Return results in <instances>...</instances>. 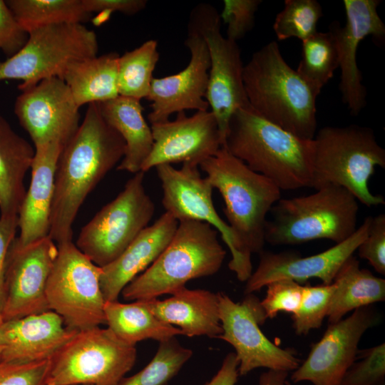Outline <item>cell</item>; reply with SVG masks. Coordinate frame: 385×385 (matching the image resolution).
I'll list each match as a JSON object with an SVG mask.
<instances>
[{
  "mask_svg": "<svg viewBox=\"0 0 385 385\" xmlns=\"http://www.w3.org/2000/svg\"><path fill=\"white\" fill-rule=\"evenodd\" d=\"M125 153L123 138L104 120L98 103L88 104L57 164L48 234L56 245L72 241L79 208Z\"/></svg>",
  "mask_w": 385,
  "mask_h": 385,
  "instance_id": "obj_1",
  "label": "cell"
},
{
  "mask_svg": "<svg viewBox=\"0 0 385 385\" xmlns=\"http://www.w3.org/2000/svg\"><path fill=\"white\" fill-rule=\"evenodd\" d=\"M312 140L272 123L250 106L232 115L222 147L280 190H290L311 188Z\"/></svg>",
  "mask_w": 385,
  "mask_h": 385,
  "instance_id": "obj_2",
  "label": "cell"
},
{
  "mask_svg": "<svg viewBox=\"0 0 385 385\" xmlns=\"http://www.w3.org/2000/svg\"><path fill=\"white\" fill-rule=\"evenodd\" d=\"M242 78L249 104L258 115L300 138H314L318 94L287 63L277 42L253 53Z\"/></svg>",
  "mask_w": 385,
  "mask_h": 385,
  "instance_id": "obj_3",
  "label": "cell"
},
{
  "mask_svg": "<svg viewBox=\"0 0 385 385\" xmlns=\"http://www.w3.org/2000/svg\"><path fill=\"white\" fill-rule=\"evenodd\" d=\"M199 167L212 188L221 194L227 224L237 240L245 267L252 273L251 255L263 250L266 217L281 198V190L266 177L252 170L225 147Z\"/></svg>",
  "mask_w": 385,
  "mask_h": 385,
  "instance_id": "obj_4",
  "label": "cell"
},
{
  "mask_svg": "<svg viewBox=\"0 0 385 385\" xmlns=\"http://www.w3.org/2000/svg\"><path fill=\"white\" fill-rule=\"evenodd\" d=\"M218 233L207 222L179 221L172 240L160 256L123 288V299L148 300L171 295L186 287L190 280L216 274L226 255Z\"/></svg>",
  "mask_w": 385,
  "mask_h": 385,
  "instance_id": "obj_5",
  "label": "cell"
},
{
  "mask_svg": "<svg viewBox=\"0 0 385 385\" xmlns=\"http://www.w3.org/2000/svg\"><path fill=\"white\" fill-rule=\"evenodd\" d=\"M312 143L311 188L337 185L367 207L385 204L383 196L372 194L369 188L376 167L385 168V150L371 128L326 126L315 134Z\"/></svg>",
  "mask_w": 385,
  "mask_h": 385,
  "instance_id": "obj_6",
  "label": "cell"
},
{
  "mask_svg": "<svg viewBox=\"0 0 385 385\" xmlns=\"http://www.w3.org/2000/svg\"><path fill=\"white\" fill-rule=\"evenodd\" d=\"M313 194L280 198L267 222L265 242L272 245H298L327 239L340 243L356 231L358 200L346 189L323 186Z\"/></svg>",
  "mask_w": 385,
  "mask_h": 385,
  "instance_id": "obj_7",
  "label": "cell"
},
{
  "mask_svg": "<svg viewBox=\"0 0 385 385\" xmlns=\"http://www.w3.org/2000/svg\"><path fill=\"white\" fill-rule=\"evenodd\" d=\"M95 32L82 24H57L31 30L16 54L0 61V81L21 80L20 91L42 80L62 76L73 62L97 56Z\"/></svg>",
  "mask_w": 385,
  "mask_h": 385,
  "instance_id": "obj_8",
  "label": "cell"
},
{
  "mask_svg": "<svg viewBox=\"0 0 385 385\" xmlns=\"http://www.w3.org/2000/svg\"><path fill=\"white\" fill-rule=\"evenodd\" d=\"M136 357L109 328L79 330L51 359L46 385H117Z\"/></svg>",
  "mask_w": 385,
  "mask_h": 385,
  "instance_id": "obj_9",
  "label": "cell"
},
{
  "mask_svg": "<svg viewBox=\"0 0 385 385\" xmlns=\"http://www.w3.org/2000/svg\"><path fill=\"white\" fill-rule=\"evenodd\" d=\"M144 176L142 171L135 173L82 227L76 246L97 266L117 259L153 218L155 204L145 190Z\"/></svg>",
  "mask_w": 385,
  "mask_h": 385,
  "instance_id": "obj_10",
  "label": "cell"
},
{
  "mask_svg": "<svg viewBox=\"0 0 385 385\" xmlns=\"http://www.w3.org/2000/svg\"><path fill=\"white\" fill-rule=\"evenodd\" d=\"M57 247L46 290L50 309L63 318L67 327L77 331L106 324L101 267L72 241Z\"/></svg>",
  "mask_w": 385,
  "mask_h": 385,
  "instance_id": "obj_11",
  "label": "cell"
},
{
  "mask_svg": "<svg viewBox=\"0 0 385 385\" xmlns=\"http://www.w3.org/2000/svg\"><path fill=\"white\" fill-rule=\"evenodd\" d=\"M188 26L202 36L207 47L210 66L205 99L217 121L223 145L232 115L250 106L240 49L236 41L223 36L220 14L209 4H199L192 9Z\"/></svg>",
  "mask_w": 385,
  "mask_h": 385,
  "instance_id": "obj_12",
  "label": "cell"
},
{
  "mask_svg": "<svg viewBox=\"0 0 385 385\" xmlns=\"http://www.w3.org/2000/svg\"><path fill=\"white\" fill-rule=\"evenodd\" d=\"M217 294L222 328L218 339L235 349L240 376L260 367L287 372L299 367L301 361L294 352L275 345L261 331L260 325L267 318L257 297L248 294L240 303L223 292Z\"/></svg>",
  "mask_w": 385,
  "mask_h": 385,
  "instance_id": "obj_13",
  "label": "cell"
},
{
  "mask_svg": "<svg viewBox=\"0 0 385 385\" xmlns=\"http://www.w3.org/2000/svg\"><path fill=\"white\" fill-rule=\"evenodd\" d=\"M199 165L184 163L180 169L172 165L155 167L163 189L162 205L165 212L179 221L193 220L207 222L217 230L232 255L228 267L241 282L252 274L245 267L237 240L229 226L217 212L212 201L213 188L202 178Z\"/></svg>",
  "mask_w": 385,
  "mask_h": 385,
  "instance_id": "obj_14",
  "label": "cell"
},
{
  "mask_svg": "<svg viewBox=\"0 0 385 385\" xmlns=\"http://www.w3.org/2000/svg\"><path fill=\"white\" fill-rule=\"evenodd\" d=\"M57 254L49 236L25 246L14 239L6 262L2 322L51 310L46 290Z\"/></svg>",
  "mask_w": 385,
  "mask_h": 385,
  "instance_id": "obj_15",
  "label": "cell"
},
{
  "mask_svg": "<svg viewBox=\"0 0 385 385\" xmlns=\"http://www.w3.org/2000/svg\"><path fill=\"white\" fill-rule=\"evenodd\" d=\"M21 91L14 113L34 147L50 143L65 146L80 125V113L64 81L52 77Z\"/></svg>",
  "mask_w": 385,
  "mask_h": 385,
  "instance_id": "obj_16",
  "label": "cell"
},
{
  "mask_svg": "<svg viewBox=\"0 0 385 385\" xmlns=\"http://www.w3.org/2000/svg\"><path fill=\"white\" fill-rule=\"evenodd\" d=\"M379 319V314L369 305L329 324L322 339L312 345L307 359L293 371L291 380L294 383L307 381L313 385H339L356 357L363 334Z\"/></svg>",
  "mask_w": 385,
  "mask_h": 385,
  "instance_id": "obj_17",
  "label": "cell"
},
{
  "mask_svg": "<svg viewBox=\"0 0 385 385\" xmlns=\"http://www.w3.org/2000/svg\"><path fill=\"white\" fill-rule=\"evenodd\" d=\"M150 128L153 145L141 167L143 173L163 164L200 165L222 146L217 121L210 110L197 111L190 116L181 111L174 120L152 123Z\"/></svg>",
  "mask_w": 385,
  "mask_h": 385,
  "instance_id": "obj_18",
  "label": "cell"
},
{
  "mask_svg": "<svg viewBox=\"0 0 385 385\" xmlns=\"http://www.w3.org/2000/svg\"><path fill=\"white\" fill-rule=\"evenodd\" d=\"M371 219V216L366 217L348 239L317 255L302 257L294 252L273 253L262 250L257 270L246 281L245 294L280 279H290L302 284L309 279L317 278L324 284H331L342 265L366 237Z\"/></svg>",
  "mask_w": 385,
  "mask_h": 385,
  "instance_id": "obj_19",
  "label": "cell"
},
{
  "mask_svg": "<svg viewBox=\"0 0 385 385\" xmlns=\"http://www.w3.org/2000/svg\"><path fill=\"white\" fill-rule=\"evenodd\" d=\"M185 45L190 53L188 66L175 74L152 80L146 97L151 102L148 115L151 124L168 121L173 113L188 109H209L205 99L210 66L207 45L202 36L188 26Z\"/></svg>",
  "mask_w": 385,
  "mask_h": 385,
  "instance_id": "obj_20",
  "label": "cell"
},
{
  "mask_svg": "<svg viewBox=\"0 0 385 385\" xmlns=\"http://www.w3.org/2000/svg\"><path fill=\"white\" fill-rule=\"evenodd\" d=\"M380 3L379 0H344L346 24L342 27L334 21L329 26L338 51L342 101L352 115H357L366 104V91L356 63L358 46L368 36L380 41L385 36V25L377 12Z\"/></svg>",
  "mask_w": 385,
  "mask_h": 385,
  "instance_id": "obj_21",
  "label": "cell"
},
{
  "mask_svg": "<svg viewBox=\"0 0 385 385\" xmlns=\"http://www.w3.org/2000/svg\"><path fill=\"white\" fill-rule=\"evenodd\" d=\"M63 324V318L52 310L2 322L0 359L18 363L51 359L78 332Z\"/></svg>",
  "mask_w": 385,
  "mask_h": 385,
  "instance_id": "obj_22",
  "label": "cell"
},
{
  "mask_svg": "<svg viewBox=\"0 0 385 385\" xmlns=\"http://www.w3.org/2000/svg\"><path fill=\"white\" fill-rule=\"evenodd\" d=\"M63 148L58 143L34 147L31 182L18 212L20 235L15 241L19 245L48 236L56 171Z\"/></svg>",
  "mask_w": 385,
  "mask_h": 385,
  "instance_id": "obj_23",
  "label": "cell"
},
{
  "mask_svg": "<svg viewBox=\"0 0 385 385\" xmlns=\"http://www.w3.org/2000/svg\"><path fill=\"white\" fill-rule=\"evenodd\" d=\"M178 222L165 212L141 231L117 259L101 267L100 286L106 302L118 300L123 288L156 260L172 240Z\"/></svg>",
  "mask_w": 385,
  "mask_h": 385,
  "instance_id": "obj_24",
  "label": "cell"
},
{
  "mask_svg": "<svg viewBox=\"0 0 385 385\" xmlns=\"http://www.w3.org/2000/svg\"><path fill=\"white\" fill-rule=\"evenodd\" d=\"M143 301L160 319L179 328L182 335L218 338L222 333L217 293L185 287L163 300Z\"/></svg>",
  "mask_w": 385,
  "mask_h": 385,
  "instance_id": "obj_25",
  "label": "cell"
},
{
  "mask_svg": "<svg viewBox=\"0 0 385 385\" xmlns=\"http://www.w3.org/2000/svg\"><path fill=\"white\" fill-rule=\"evenodd\" d=\"M97 103L104 120L125 143V153L117 169L133 174L141 171L151 152L153 138L151 128L143 117L140 101L118 96Z\"/></svg>",
  "mask_w": 385,
  "mask_h": 385,
  "instance_id": "obj_26",
  "label": "cell"
},
{
  "mask_svg": "<svg viewBox=\"0 0 385 385\" xmlns=\"http://www.w3.org/2000/svg\"><path fill=\"white\" fill-rule=\"evenodd\" d=\"M34 153V147L0 116V217L18 216L26 192L24 177Z\"/></svg>",
  "mask_w": 385,
  "mask_h": 385,
  "instance_id": "obj_27",
  "label": "cell"
},
{
  "mask_svg": "<svg viewBox=\"0 0 385 385\" xmlns=\"http://www.w3.org/2000/svg\"><path fill=\"white\" fill-rule=\"evenodd\" d=\"M333 283L336 287L327 316L329 324L351 311L385 299V280L361 269L354 255L342 265Z\"/></svg>",
  "mask_w": 385,
  "mask_h": 385,
  "instance_id": "obj_28",
  "label": "cell"
},
{
  "mask_svg": "<svg viewBox=\"0 0 385 385\" xmlns=\"http://www.w3.org/2000/svg\"><path fill=\"white\" fill-rule=\"evenodd\" d=\"M119 54L105 53L70 64L62 79L80 108L118 97L117 73Z\"/></svg>",
  "mask_w": 385,
  "mask_h": 385,
  "instance_id": "obj_29",
  "label": "cell"
},
{
  "mask_svg": "<svg viewBox=\"0 0 385 385\" xmlns=\"http://www.w3.org/2000/svg\"><path fill=\"white\" fill-rule=\"evenodd\" d=\"M106 324L119 339L136 345L151 339L159 342L182 335L180 329L162 321L145 305L144 301L121 303L118 300L106 302Z\"/></svg>",
  "mask_w": 385,
  "mask_h": 385,
  "instance_id": "obj_30",
  "label": "cell"
},
{
  "mask_svg": "<svg viewBox=\"0 0 385 385\" xmlns=\"http://www.w3.org/2000/svg\"><path fill=\"white\" fill-rule=\"evenodd\" d=\"M14 18L27 33L57 24H82L91 16L82 0L6 1Z\"/></svg>",
  "mask_w": 385,
  "mask_h": 385,
  "instance_id": "obj_31",
  "label": "cell"
},
{
  "mask_svg": "<svg viewBox=\"0 0 385 385\" xmlns=\"http://www.w3.org/2000/svg\"><path fill=\"white\" fill-rule=\"evenodd\" d=\"M158 60V42L153 39L120 56L117 73L118 95L140 101L146 98Z\"/></svg>",
  "mask_w": 385,
  "mask_h": 385,
  "instance_id": "obj_32",
  "label": "cell"
},
{
  "mask_svg": "<svg viewBox=\"0 0 385 385\" xmlns=\"http://www.w3.org/2000/svg\"><path fill=\"white\" fill-rule=\"evenodd\" d=\"M339 66L336 42L329 31H317L302 41V58L296 71L318 95Z\"/></svg>",
  "mask_w": 385,
  "mask_h": 385,
  "instance_id": "obj_33",
  "label": "cell"
},
{
  "mask_svg": "<svg viewBox=\"0 0 385 385\" xmlns=\"http://www.w3.org/2000/svg\"><path fill=\"white\" fill-rule=\"evenodd\" d=\"M192 355L175 337L159 342L152 360L135 374L123 377L117 385H165Z\"/></svg>",
  "mask_w": 385,
  "mask_h": 385,
  "instance_id": "obj_34",
  "label": "cell"
},
{
  "mask_svg": "<svg viewBox=\"0 0 385 385\" xmlns=\"http://www.w3.org/2000/svg\"><path fill=\"white\" fill-rule=\"evenodd\" d=\"M322 15V6L316 0H286L273 29L278 40L295 37L303 41L317 31V24Z\"/></svg>",
  "mask_w": 385,
  "mask_h": 385,
  "instance_id": "obj_35",
  "label": "cell"
},
{
  "mask_svg": "<svg viewBox=\"0 0 385 385\" xmlns=\"http://www.w3.org/2000/svg\"><path fill=\"white\" fill-rule=\"evenodd\" d=\"M335 284L306 285L297 312L292 316L293 328L297 335H306L312 329L322 326L327 316Z\"/></svg>",
  "mask_w": 385,
  "mask_h": 385,
  "instance_id": "obj_36",
  "label": "cell"
},
{
  "mask_svg": "<svg viewBox=\"0 0 385 385\" xmlns=\"http://www.w3.org/2000/svg\"><path fill=\"white\" fill-rule=\"evenodd\" d=\"M385 378V344L359 349L339 385H382Z\"/></svg>",
  "mask_w": 385,
  "mask_h": 385,
  "instance_id": "obj_37",
  "label": "cell"
},
{
  "mask_svg": "<svg viewBox=\"0 0 385 385\" xmlns=\"http://www.w3.org/2000/svg\"><path fill=\"white\" fill-rule=\"evenodd\" d=\"M266 287V295L260 304L267 319L275 317L279 312L292 315L297 312L304 286L293 280L280 279L270 282Z\"/></svg>",
  "mask_w": 385,
  "mask_h": 385,
  "instance_id": "obj_38",
  "label": "cell"
},
{
  "mask_svg": "<svg viewBox=\"0 0 385 385\" xmlns=\"http://www.w3.org/2000/svg\"><path fill=\"white\" fill-rule=\"evenodd\" d=\"M261 0H225L220 19L227 25V38L236 41L253 27Z\"/></svg>",
  "mask_w": 385,
  "mask_h": 385,
  "instance_id": "obj_39",
  "label": "cell"
},
{
  "mask_svg": "<svg viewBox=\"0 0 385 385\" xmlns=\"http://www.w3.org/2000/svg\"><path fill=\"white\" fill-rule=\"evenodd\" d=\"M51 359L30 363L0 359V385H46Z\"/></svg>",
  "mask_w": 385,
  "mask_h": 385,
  "instance_id": "obj_40",
  "label": "cell"
},
{
  "mask_svg": "<svg viewBox=\"0 0 385 385\" xmlns=\"http://www.w3.org/2000/svg\"><path fill=\"white\" fill-rule=\"evenodd\" d=\"M359 256L366 260L376 272L385 274V215L372 217L368 234L358 247Z\"/></svg>",
  "mask_w": 385,
  "mask_h": 385,
  "instance_id": "obj_41",
  "label": "cell"
},
{
  "mask_svg": "<svg viewBox=\"0 0 385 385\" xmlns=\"http://www.w3.org/2000/svg\"><path fill=\"white\" fill-rule=\"evenodd\" d=\"M27 38L28 33L19 24L6 1L0 0V50L11 57L22 48Z\"/></svg>",
  "mask_w": 385,
  "mask_h": 385,
  "instance_id": "obj_42",
  "label": "cell"
},
{
  "mask_svg": "<svg viewBox=\"0 0 385 385\" xmlns=\"http://www.w3.org/2000/svg\"><path fill=\"white\" fill-rule=\"evenodd\" d=\"M18 216L0 217V324L4 298V283L6 258L10 246L16 238Z\"/></svg>",
  "mask_w": 385,
  "mask_h": 385,
  "instance_id": "obj_43",
  "label": "cell"
},
{
  "mask_svg": "<svg viewBox=\"0 0 385 385\" xmlns=\"http://www.w3.org/2000/svg\"><path fill=\"white\" fill-rule=\"evenodd\" d=\"M86 10L93 12L110 14L114 11L133 15L141 11L147 5L146 0H82Z\"/></svg>",
  "mask_w": 385,
  "mask_h": 385,
  "instance_id": "obj_44",
  "label": "cell"
},
{
  "mask_svg": "<svg viewBox=\"0 0 385 385\" xmlns=\"http://www.w3.org/2000/svg\"><path fill=\"white\" fill-rule=\"evenodd\" d=\"M239 361L235 352L226 355L217 374L204 385H235L240 376Z\"/></svg>",
  "mask_w": 385,
  "mask_h": 385,
  "instance_id": "obj_45",
  "label": "cell"
},
{
  "mask_svg": "<svg viewBox=\"0 0 385 385\" xmlns=\"http://www.w3.org/2000/svg\"><path fill=\"white\" fill-rule=\"evenodd\" d=\"M287 376V371L269 370L260 376V385H283Z\"/></svg>",
  "mask_w": 385,
  "mask_h": 385,
  "instance_id": "obj_46",
  "label": "cell"
},
{
  "mask_svg": "<svg viewBox=\"0 0 385 385\" xmlns=\"http://www.w3.org/2000/svg\"><path fill=\"white\" fill-rule=\"evenodd\" d=\"M2 351H3V344H2V342H1V339L0 337V357H1V353H2Z\"/></svg>",
  "mask_w": 385,
  "mask_h": 385,
  "instance_id": "obj_47",
  "label": "cell"
},
{
  "mask_svg": "<svg viewBox=\"0 0 385 385\" xmlns=\"http://www.w3.org/2000/svg\"><path fill=\"white\" fill-rule=\"evenodd\" d=\"M283 385H291L289 383H288L287 381H285Z\"/></svg>",
  "mask_w": 385,
  "mask_h": 385,
  "instance_id": "obj_48",
  "label": "cell"
}]
</instances>
